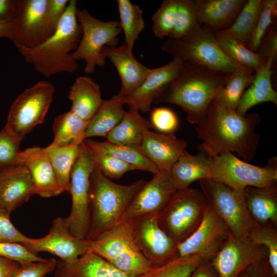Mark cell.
Segmentation results:
<instances>
[{"mask_svg": "<svg viewBox=\"0 0 277 277\" xmlns=\"http://www.w3.org/2000/svg\"><path fill=\"white\" fill-rule=\"evenodd\" d=\"M80 145L53 146L48 145L44 148L54 172L60 187L70 193V174L73 164L76 160Z\"/></svg>", "mask_w": 277, "mask_h": 277, "instance_id": "cell-33", "label": "cell"}, {"mask_svg": "<svg viewBox=\"0 0 277 277\" xmlns=\"http://www.w3.org/2000/svg\"><path fill=\"white\" fill-rule=\"evenodd\" d=\"M77 20L82 35L78 45L71 55L76 61L85 62L84 71L93 73L96 66H103L106 57L103 50L105 47H115L118 36L122 31L120 22H104L93 16L86 9L76 11Z\"/></svg>", "mask_w": 277, "mask_h": 277, "instance_id": "cell-10", "label": "cell"}, {"mask_svg": "<svg viewBox=\"0 0 277 277\" xmlns=\"http://www.w3.org/2000/svg\"><path fill=\"white\" fill-rule=\"evenodd\" d=\"M161 49L169 53L173 60L184 64L204 67L225 75L248 70L230 58L219 46L214 33L202 26L183 38L168 39Z\"/></svg>", "mask_w": 277, "mask_h": 277, "instance_id": "cell-5", "label": "cell"}, {"mask_svg": "<svg viewBox=\"0 0 277 277\" xmlns=\"http://www.w3.org/2000/svg\"><path fill=\"white\" fill-rule=\"evenodd\" d=\"M238 277H277L270 267L268 258L253 263L245 269Z\"/></svg>", "mask_w": 277, "mask_h": 277, "instance_id": "cell-52", "label": "cell"}, {"mask_svg": "<svg viewBox=\"0 0 277 277\" xmlns=\"http://www.w3.org/2000/svg\"><path fill=\"white\" fill-rule=\"evenodd\" d=\"M35 194L30 173L15 164L0 167V207L9 213L27 202Z\"/></svg>", "mask_w": 277, "mask_h": 277, "instance_id": "cell-20", "label": "cell"}, {"mask_svg": "<svg viewBox=\"0 0 277 277\" xmlns=\"http://www.w3.org/2000/svg\"><path fill=\"white\" fill-rule=\"evenodd\" d=\"M77 8L76 0L69 1L56 31L41 45L32 48L16 47L25 61L41 74L50 77L77 70V61L70 53L77 48L82 35L76 16Z\"/></svg>", "mask_w": 277, "mask_h": 277, "instance_id": "cell-2", "label": "cell"}, {"mask_svg": "<svg viewBox=\"0 0 277 277\" xmlns=\"http://www.w3.org/2000/svg\"><path fill=\"white\" fill-rule=\"evenodd\" d=\"M268 258L266 249L252 243L248 238L229 235L211 261L220 277H238L248 266Z\"/></svg>", "mask_w": 277, "mask_h": 277, "instance_id": "cell-16", "label": "cell"}, {"mask_svg": "<svg viewBox=\"0 0 277 277\" xmlns=\"http://www.w3.org/2000/svg\"><path fill=\"white\" fill-rule=\"evenodd\" d=\"M189 277H220L211 261L199 263Z\"/></svg>", "mask_w": 277, "mask_h": 277, "instance_id": "cell-54", "label": "cell"}, {"mask_svg": "<svg viewBox=\"0 0 277 277\" xmlns=\"http://www.w3.org/2000/svg\"><path fill=\"white\" fill-rule=\"evenodd\" d=\"M70 111L82 119L89 121L103 102L98 84L86 76L76 78L69 92Z\"/></svg>", "mask_w": 277, "mask_h": 277, "instance_id": "cell-28", "label": "cell"}, {"mask_svg": "<svg viewBox=\"0 0 277 277\" xmlns=\"http://www.w3.org/2000/svg\"><path fill=\"white\" fill-rule=\"evenodd\" d=\"M145 182L141 180L129 185H118L95 167L91 176L90 225L86 240L94 239L116 224Z\"/></svg>", "mask_w": 277, "mask_h": 277, "instance_id": "cell-4", "label": "cell"}, {"mask_svg": "<svg viewBox=\"0 0 277 277\" xmlns=\"http://www.w3.org/2000/svg\"><path fill=\"white\" fill-rule=\"evenodd\" d=\"M22 140L5 127L0 131V167L16 164Z\"/></svg>", "mask_w": 277, "mask_h": 277, "instance_id": "cell-45", "label": "cell"}, {"mask_svg": "<svg viewBox=\"0 0 277 277\" xmlns=\"http://www.w3.org/2000/svg\"><path fill=\"white\" fill-rule=\"evenodd\" d=\"M15 25V19L0 21V37H7L12 40Z\"/></svg>", "mask_w": 277, "mask_h": 277, "instance_id": "cell-56", "label": "cell"}, {"mask_svg": "<svg viewBox=\"0 0 277 277\" xmlns=\"http://www.w3.org/2000/svg\"><path fill=\"white\" fill-rule=\"evenodd\" d=\"M197 23L216 33L228 28L247 0H194Z\"/></svg>", "mask_w": 277, "mask_h": 277, "instance_id": "cell-24", "label": "cell"}, {"mask_svg": "<svg viewBox=\"0 0 277 277\" xmlns=\"http://www.w3.org/2000/svg\"><path fill=\"white\" fill-rule=\"evenodd\" d=\"M201 190L208 203L224 222L231 234L247 238L258 225L250 216L243 189H235L212 178L199 180Z\"/></svg>", "mask_w": 277, "mask_h": 277, "instance_id": "cell-8", "label": "cell"}, {"mask_svg": "<svg viewBox=\"0 0 277 277\" xmlns=\"http://www.w3.org/2000/svg\"><path fill=\"white\" fill-rule=\"evenodd\" d=\"M10 213L0 207V242L16 243L24 246L30 243L31 238L19 231L12 224Z\"/></svg>", "mask_w": 277, "mask_h": 277, "instance_id": "cell-48", "label": "cell"}, {"mask_svg": "<svg viewBox=\"0 0 277 277\" xmlns=\"http://www.w3.org/2000/svg\"><path fill=\"white\" fill-rule=\"evenodd\" d=\"M247 210L259 226H277V186L243 189Z\"/></svg>", "mask_w": 277, "mask_h": 277, "instance_id": "cell-26", "label": "cell"}, {"mask_svg": "<svg viewBox=\"0 0 277 277\" xmlns=\"http://www.w3.org/2000/svg\"><path fill=\"white\" fill-rule=\"evenodd\" d=\"M207 205L201 190L189 187L177 190L165 208L158 213L159 224L178 244L197 228Z\"/></svg>", "mask_w": 277, "mask_h": 277, "instance_id": "cell-9", "label": "cell"}, {"mask_svg": "<svg viewBox=\"0 0 277 277\" xmlns=\"http://www.w3.org/2000/svg\"><path fill=\"white\" fill-rule=\"evenodd\" d=\"M275 59L270 57L267 59L263 66L255 73V75L243 94L236 112L245 115L253 106L264 102H271L277 105V93L271 83L272 68Z\"/></svg>", "mask_w": 277, "mask_h": 277, "instance_id": "cell-27", "label": "cell"}, {"mask_svg": "<svg viewBox=\"0 0 277 277\" xmlns=\"http://www.w3.org/2000/svg\"><path fill=\"white\" fill-rule=\"evenodd\" d=\"M48 0H20L11 41L15 47H35L51 36L46 25Z\"/></svg>", "mask_w": 277, "mask_h": 277, "instance_id": "cell-17", "label": "cell"}, {"mask_svg": "<svg viewBox=\"0 0 277 277\" xmlns=\"http://www.w3.org/2000/svg\"><path fill=\"white\" fill-rule=\"evenodd\" d=\"M124 99L117 94L110 99L103 100L96 112L89 121L85 131L86 138L95 136L106 137L125 114Z\"/></svg>", "mask_w": 277, "mask_h": 277, "instance_id": "cell-31", "label": "cell"}, {"mask_svg": "<svg viewBox=\"0 0 277 277\" xmlns=\"http://www.w3.org/2000/svg\"><path fill=\"white\" fill-rule=\"evenodd\" d=\"M187 143L172 133L147 131L140 144L135 147L161 171L169 172L173 164L186 151Z\"/></svg>", "mask_w": 277, "mask_h": 277, "instance_id": "cell-21", "label": "cell"}, {"mask_svg": "<svg viewBox=\"0 0 277 277\" xmlns=\"http://www.w3.org/2000/svg\"><path fill=\"white\" fill-rule=\"evenodd\" d=\"M256 52L267 60L270 57L275 60L277 56V31L274 23L264 36Z\"/></svg>", "mask_w": 277, "mask_h": 277, "instance_id": "cell-51", "label": "cell"}, {"mask_svg": "<svg viewBox=\"0 0 277 277\" xmlns=\"http://www.w3.org/2000/svg\"><path fill=\"white\" fill-rule=\"evenodd\" d=\"M25 246L36 254L45 251L50 253L64 261H71L89 251L87 240L74 237L70 232L64 218L53 220L48 233L39 239H32Z\"/></svg>", "mask_w": 277, "mask_h": 277, "instance_id": "cell-18", "label": "cell"}, {"mask_svg": "<svg viewBox=\"0 0 277 277\" xmlns=\"http://www.w3.org/2000/svg\"><path fill=\"white\" fill-rule=\"evenodd\" d=\"M183 64L173 60L166 65L151 69L142 84L124 99L129 108L147 112L154 102L167 90L179 74Z\"/></svg>", "mask_w": 277, "mask_h": 277, "instance_id": "cell-19", "label": "cell"}, {"mask_svg": "<svg viewBox=\"0 0 277 277\" xmlns=\"http://www.w3.org/2000/svg\"><path fill=\"white\" fill-rule=\"evenodd\" d=\"M68 3V0H48L45 19L47 28L51 35L56 31Z\"/></svg>", "mask_w": 277, "mask_h": 277, "instance_id": "cell-50", "label": "cell"}, {"mask_svg": "<svg viewBox=\"0 0 277 277\" xmlns=\"http://www.w3.org/2000/svg\"><path fill=\"white\" fill-rule=\"evenodd\" d=\"M87 241L89 250L123 271L145 275L153 268L136 245L130 222H119L94 239Z\"/></svg>", "mask_w": 277, "mask_h": 277, "instance_id": "cell-6", "label": "cell"}, {"mask_svg": "<svg viewBox=\"0 0 277 277\" xmlns=\"http://www.w3.org/2000/svg\"><path fill=\"white\" fill-rule=\"evenodd\" d=\"M261 122L258 113L238 114L214 98L195 131L201 143L197 149L210 156L229 152L249 162L256 152L260 135L256 128Z\"/></svg>", "mask_w": 277, "mask_h": 277, "instance_id": "cell-1", "label": "cell"}, {"mask_svg": "<svg viewBox=\"0 0 277 277\" xmlns=\"http://www.w3.org/2000/svg\"><path fill=\"white\" fill-rule=\"evenodd\" d=\"M0 257L15 261L21 266L45 259L30 252L22 244L8 242H0Z\"/></svg>", "mask_w": 277, "mask_h": 277, "instance_id": "cell-47", "label": "cell"}, {"mask_svg": "<svg viewBox=\"0 0 277 277\" xmlns=\"http://www.w3.org/2000/svg\"><path fill=\"white\" fill-rule=\"evenodd\" d=\"M84 143L91 153L95 167L107 177L118 179L125 173L135 170L132 166L106 151L98 141L86 138Z\"/></svg>", "mask_w": 277, "mask_h": 277, "instance_id": "cell-38", "label": "cell"}, {"mask_svg": "<svg viewBox=\"0 0 277 277\" xmlns=\"http://www.w3.org/2000/svg\"><path fill=\"white\" fill-rule=\"evenodd\" d=\"M201 27L197 23L194 0H178L175 23L169 39H178Z\"/></svg>", "mask_w": 277, "mask_h": 277, "instance_id": "cell-40", "label": "cell"}, {"mask_svg": "<svg viewBox=\"0 0 277 277\" xmlns=\"http://www.w3.org/2000/svg\"><path fill=\"white\" fill-rule=\"evenodd\" d=\"M177 190L169 172L160 170L151 180L146 181L134 195L119 222L131 221L145 215L159 213Z\"/></svg>", "mask_w": 277, "mask_h": 277, "instance_id": "cell-15", "label": "cell"}, {"mask_svg": "<svg viewBox=\"0 0 277 277\" xmlns=\"http://www.w3.org/2000/svg\"><path fill=\"white\" fill-rule=\"evenodd\" d=\"M120 23L125 36L124 45L132 52L135 41L145 27L142 9L129 0L117 1Z\"/></svg>", "mask_w": 277, "mask_h": 277, "instance_id": "cell-36", "label": "cell"}, {"mask_svg": "<svg viewBox=\"0 0 277 277\" xmlns=\"http://www.w3.org/2000/svg\"><path fill=\"white\" fill-rule=\"evenodd\" d=\"M263 5V0H247L233 24L219 32L239 40L247 47Z\"/></svg>", "mask_w": 277, "mask_h": 277, "instance_id": "cell-34", "label": "cell"}, {"mask_svg": "<svg viewBox=\"0 0 277 277\" xmlns=\"http://www.w3.org/2000/svg\"><path fill=\"white\" fill-rule=\"evenodd\" d=\"M19 266L15 261L0 257V277H11Z\"/></svg>", "mask_w": 277, "mask_h": 277, "instance_id": "cell-55", "label": "cell"}, {"mask_svg": "<svg viewBox=\"0 0 277 277\" xmlns=\"http://www.w3.org/2000/svg\"><path fill=\"white\" fill-rule=\"evenodd\" d=\"M254 244L264 247L268 252V261L273 274L277 276L276 227L258 225L249 235Z\"/></svg>", "mask_w": 277, "mask_h": 277, "instance_id": "cell-42", "label": "cell"}, {"mask_svg": "<svg viewBox=\"0 0 277 277\" xmlns=\"http://www.w3.org/2000/svg\"><path fill=\"white\" fill-rule=\"evenodd\" d=\"M54 277H146L123 271L89 250L71 261L57 260Z\"/></svg>", "mask_w": 277, "mask_h": 277, "instance_id": "cell-23", "label": "cell"}, {"mask_svg": "<svg viewBox=\"0 0 277 277\" xmlns=\"http://www.w3.org/2000/svg\"><path fill=\"white\" fill-rule=\"evenodd\" d=\"M229 233L226 224L208 203L199 226L187 239L177 244L179 257L211 261Z\"/></svg>", "mask_w": 277, "mask_h": 277, "instance_id": "cell-14", "label": "cell"}, {"mask_svg": "<svg viewBox=\"0 0 277 277\" xmlns=\"http://www.w3.org/2000/svg\"><path fill=\"white\" fill-rule=\"evenodd\" d=\"M16 164L25 166L29 170L35 194L42 197H50L64 192L57 182L44 148L33 146L21 151L17 155Z\"/></svg>", "mask_w": 277, "mask_h": 277, "instance_id": "cell-22", "label": "cell"}, {"mask_svg": "<svg viewBox=\"0 0 277 277\" xmlns=\"http://www.w3.org/2000/svg\"><path fill=\"white\" fill-rule=\"evenodd\" d=\"M57 260L54 258L20 265L13 273L11 277H44L55 270Z\"/></svg>", "mask_w": 277, "mask_h": 277, "instance_id": "cell-49", "label": "cell"}, {"mask_svg": "<svg viewBox=\"0 0 277 277\" xmlns=\"http://www.w3.org/2000/svg\"><path fill=\"white\" fill-rule=\"evenodd\" d=\"M214 34L222 49L237 64L255 73L265 64L266 60L239 40L220 32Z\"/></svg>", "mask_w": 277, "mask_h": 277, "instance_id": "cell-35", "label": "cell"}, {"mask_svg": "<svg viewBox=\"0 0 277 277\" xmlns=\"http://www.w3.org/2000/svg\"><path fill=\"white\" fill-rule=\"evenodd\" d=\"M20 0H0V21L15 19Z\"/></svg>", "mask_w": 277, "mask_h": 277, "instance_id": "cell-53", "label": "cell"}, {"mask_svg": "<svg viewBox=\"0 0 277 277\" xmlns=\"http://www.w3.org/2000/svg\"><path fill=\"white\" fill-rule=\"evenodd\" d=\"M128 222L137 246L153 268L179 257L177 243L160 226L158 213L145 215Z\"/></svg>", "mask_w": 277, "mask_h": 277, "instance_id": "cell-13", "label": "cell"}, {"mask_svg": "<svg viewBox=\"0 0 277 277\" xmlns=\"http://www.w3.org/2000/svg\"><path fill=\"white\" fill-rule=\"evenodd\" d=\"M54 93V86L47 81H41L26 89L11 105L6 128L23 140L43 122Z\"/></svg>", "mask_w": 277, "mask_h": 277, "instance_id": "cell-12", "label": "cell"}, {"mask_svg": "<svg viewBox=\"0 0 277 277\" xmlns=\"http://www.w3.org/2000/svg\"><path fill=\"white\" fill-rule=\"evenodd\" d=\"M226 75L204 67L183 64L179 74L154 104L169 103L181 107L189 123L198 125L205 116Z\"/></svg>", "mask_w": 277, "mask_h": 277, "instance_id": "cell-3", "label": "cell"}, {"mask_svg": "<svg viewBox=\"0 0 277 277\" xmlns=\"http://www.w3.org/2000/svg\"><path fill=\"white\" fill-rule=\"evenodd\" d=\"M151 128L150 121L144 118L139 111L129 108L120 122L108 134L106 141L115 145L137 147Z\"/></svg>", "mask_w": 277, "mask_h": 277, "instance_id": "cell-30", "label": "cell"}, {"mask_svg": "<svg viewBox=\"0 0 277 277\" xmlns=\"http://www.w3.org/2000/svg\"><path fill=\"white\" fill-rule=\"evenodd\" d=\"M255 72L249 70H237L226 75V82L215 96L224 104L236 110L246 88L249 86Z\"/></svg>", "mask_w": 277, "mask_h": 277, "instance_id": "cell-37", "label": "cell"}, {"mask_svg": "<svg viewBox=\"0 0 277 277\" xmlns=\"http://www.w3.org/2000/svg\"><path fill=\"white\" fill-rule=\"evenodd\" d=\"M169 173L177 190L187 188L195 181L210 178L209 156L201 152L193 155L186 151Z\"/></svg>", "mask_w": 277, "mask_h": 277, "instance_id": "cell-29", "label": "cell"}, {"mask_svg": "<svg viewBox=\"0 0 277 277\" xmlns=\"http://www.w3.org/2000/svg\"><path fill=\"white\" fill-rule=\"evenodd\" d=\"M89 121H86L69 110L58 115L53 125V146L80 145L84 143Z\"/></svg>", "mask_w": 277, "mask_h": 277, "instance_id": "cell-32", "label": "cell"}, {"mask_svg": "<svg viewBox=\"0 0 277 277\" xmlns=\"http://www.w3.org/2000/svg\"><path fill=\"white\" fill-rule=\"evenodd\" d=\"M263 8L247 47L256 52L268 30L275 23L277 14L276 0H263Z\"/></svg>", "mask_w": 277, "mask_h": 277, "instance_id": "cell-43", "label": "cell"}, {"mask_svg": "<svg viewBox=\"0 0 277 277\" xmlns=\"http://www.w3.org/2000/svg\"><path fill=\"white\" fill-rule=\"evenodd\" d=\"M100 146L107 152L128 164L135 170L155 174L160 170L146 156L134 147L115 145L107 141L99 142Z\"/></svg>", "mask_w": 277, "mask_h": 277, "instance_id": "cell-39", "label": "cell"}, {"mask_svg": "<svg viewBox=\"0 0 277 277\" xmlns=\"http://www.w3.org/2000/svg\"><path fill=\"white\" fill-rule=\"evenodd\" d=\"M103 52L116 69L121 81L118 95L125 98L143 82L151 69L139 62L124 44L118 47H105Z\"/></svg>", "mask_w": 277, "mask_h": 277, "instance_id": "cell-25", "label": "cell"}, {"mask_svg": "<svg viewBox=\"0 0 277 277\" xmlns=\"http://www.w3.org/2000/svg\"><path fill=\"white\" fill-rule=\"evenodd\" d=\"M150 116L152 127L162 133H172L178 127V117L169 108L154 107L150 110Z\"/></svg>", "mask_w": 277, "mask_h": 277, "instance_id": "cell-46", "label": "cell"}, {"mask_svg": "<svg viewBox=\"0 0 277 277\" xmlns=\"http://www.w3.org/2000/svg\"><path fill=\"white\" fill-rule=\"evenodd\" d=\"M94 168L91 153L83 143L71 171V211L64 218L70 233L80 240H86L89 232L91 176Z\"/></svg>", "mask_w": 277, "mask_h": 277, "instance_id": "cell-11", "label": "cell"}, {"mask_svg": "<svg viewBox=\"0 0 277 277\" xmlns=\"http://www.w3.org/2000/svg\"><path fill=\"white\" fill-rule=\"evenodd\" d=\"M209 156L210 178L235 189L277 186V158L269 159L264 167L255 166L226 152Z\"/></svg>", "mask_w": 277, "mask_h": 277, "instance_id": "cell-7", "label": "cell"}, {"mask_svg": "<svg viewBox=\"0 0 277 277\" xmlns=\"http://www.w3.org/2000/svg\"><path fill=\"white\" fill-rule=\"evenodd\" d=\"M178 0H165L152 16V31L163 38L171 34L175 23Z\"/></svg>", "mask_w": 277, "mask_h": 277, "instance_id": "cell-41", "label": "cell"}, {"mask_svg": "<svg viewBox=\"0 0 277 277\" xmlns=\"http://www.w3.org/2000/svg\"><path fill=\"white\" fill-rule=\"evenodd\" d=\"M203 261L196 258L179 257L162 266L152 268L146 277H189Z\"/></svg>", "mask_w": 277, "mask_h": 277, "instance_id": "cell-44", "label": "cell"}]
</instances>
